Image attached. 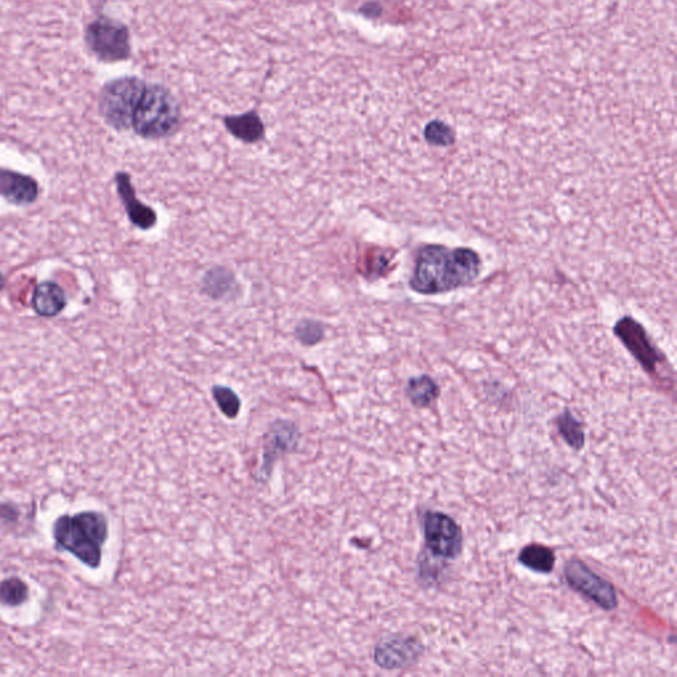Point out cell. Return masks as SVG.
<instances>
[{
  "mask_svg": "<svg viewBox=\"0 0 677 677\" xmlns=\"http://www.w3.org/2000/svg\"><path fill=\"white\" fill-rule=\"evenodd\" d=\"M479 269L474 250L426 246L418 253L410 286L417 293H445L469 285L478 277Z\"/></svg>",
  "mask_w": 677,
  "mask_h": 677,
  "instance_id": "1",
  "label": "cell"
},
{
  "mask_svg": "<svg viewBox=\"0 0 677 677\" xmlns=\"http://www.w3.org/2000/svg\"><path fill=\"white\" fill-rule=\"evenodd\" d=\"M108 533V520L92 511L63 516L56 521L53 529L57 545L71 552L89 568L100 566Z\"/></svg>",
  "mask_w": 677,
  "mask_h": 677,
  "instance_id": "2",
  "label": "cell"
},
{
  "mask_svg": "<svg viewBox=\"0 0 677 677\" xmlns=\"http://www.w3.org/2000/svg\"><path fill=\"white\" fill-rule=\"evenodd\" d=\"M182 126V106L175 94L166 86L147 84L135 108L133 125L135 133L146 139L170 138Z\"/></svg>",
  "mask_w": 677,
  "mask_h": 677,
  "instance_id": "3",
  "label": "cell"
},
{
  "mask_svg": "<svg viewBox=\"0 0 677 677\" xmlns=\"http://www.w3.org/2000/svg\"><path fill=\"white\" fill-rule=\"evenodd\" d=\"M146 85L145 81L137 77H123L106 86L100 100V110L105 121L117 130L131 129L135 108Z\"/></svg>",
  "mask_w": 677,
  "mask_h": 677,
  "instance_id": "4",
  "label": "cell"
},
{
  "mask_svg": "<svg viewBox=\"0 0 677 677\" xmlns=\"http://www.w3.org/2000/svg\"><path fill=\"white\" fill-rule=\"evenodd\" d=\"M426 551L441 560H455L461 556L463 533L461 527L449 515L438 511H426L424 515Z\"/></svg>",
  "mask_w": 677,
  "mask_h": 677,
  "instance_id": "5",
  "label": "cell"
},
{
  "mask_svg": "<svg viewBox=\"0 0 677 677\" xmlns=\"http://www.w3.org/2000/svg\"><path fill=\"white\" fill-rule=\"evenodd\" d=\"M565 578L570 588L596 603L601 609L606 611L617 609L618 596L614 586L593 572L585 562L576 558L566 562Z\"/></svg>",
  "mask_w": 677,
  "mask_h": 677,
  "instance_id": "6",
  "label": "cell"
},
{
  "mask_svg": "<svg viewBox=\"0 0 677 677\" xmlns=\"http://www.w3.org/2000/svg\"><path fill=\"white\" fill-rule=\"evenodd\" d=\"M89 47L108 63L126 60L130 56V35L123 24L112 19H98L86 32Z\"/></svg>",
  "mask_w": 677,
  "mask_h": 677,
  "instance_id": "7",
  "label": "cell"
},
{
  "mask_svg": "<svg viewBox=\"0 0 677 677\" xmlns=\"http://www.w3.org/2000/svg\"><path fill=\"white\" fill-rule=\"evenodd\" d=\"M424 654V644L413 637H391L375 647L373 659L384 670H401L416 664Z\"/></svg>",
  "mask_w": 677,
  "mask_h": 677,
  "instance_id": "8",
  "label": "cell"
},
{
  "mask_svg": "<svg viewBox=\"0 0 677 677\" xmlns=\"http://www.w3.org/2000/svg\"><path fill=\"white\" fill-rule=\"evenodd\" d=\"M299 438L301 434L294 422L283 420L274 422L266 436L264 453H262L264 457H262L258 479L266 482L272 475L274 463L281 455L293 451L298 446Z\"/></svg>",
  "mask_w": 677,
  "mask_h": 677,
  "instance_id": "9",
  "label": "cell"
},
{
  "mask_svg": "<svg viewBox=\"0 0 677 677\" xmlns=\"http://www.w3.org/2000/svg\"><path fill=\"white\" fill-rule=\"evenodd\" d=\"M116 183L118 194H120L122 203L125 205L127 216H129L131 223L135 227L143 229V231H149V229L153 228L157 224V212L138 200L129 174L120 172L116 176Z\"/></svg>",
  "mask_w": 677,
  "mask_h": 677,
  "instance_id": "10",
  "label": "cell"
},
{
  "mask_svg": "<svg viewBox=\"0 0 677 677\" xmlns=\"http://www.w3.org/2000/svg\"><path fill=\"white\" fill-rule=\"evenodd\" d=\"M38 183L30 176L0 170V195L14 204H31L38 198Z\"/></svg>",
  "mask_w": 677,
  "mask_h": 677,
  "instance_id": "11",
  "label": "cell"
},
{
  "mask_svg": "<svg viewBox=\"0 0 677 677\" xmlns=\"http://www.w3.org/2000/svg\"><path fill=\"white\" fill-rule=\"evenodd\" d=\"M67 305L64 290L55 282H43L36 287L32 297V307L41 317L52 318L59 315Z\"/></svg>",
  "mask_w": 677,
  "mask_h": 677,
  "instance_id": "12",
  "label": "cell"
},
{
  "mask_svg": "<svg viewBox=\"0 0 677 677\" xmlns=\"http://www.w3.org/2000/svg\"><path fill=\"white\" fill-rule=\"evenodd\" d=\"M224 125L233 137L245 143L260 142L265 135V126L256 112L224 118Z\"/></svg>",
  "mask_w": 677,
  "mask_h": 677,
  "instance_id": "13",
  "label": "cell"
},
{
  "mask_svg": "<svg viewBox=\"0 0 677 677\" xmlns=\"http://www.w3.org/2000/svg\"><path fill=\"white\" fill-rule=\"evenodd\" d=\"M518 560L524 568L541 574L552 573L556 565V555L553 549L541 544L527 545L520 552Z\"/></svg>",
  "mask_w": 677,
  "mask_h": 677,
  "instance_id": "14",
  "label": "cell"
},
{
  "mask_svg": "<svg viewBox=\"0 0 677 677\" xmlns=\"http://www.w3.org/2000/svg\"><path fill=\"white\" fill-rule=\"evenodd\" d=\"M406 397L416 408H429L438 399L439 387L430 376L412 377L406 384Z\"/></svg>",
  "mask_w": 677,
  "mask_h": 677,
  "instance_id": "15",
  "label": "cell"
},
{
  "mask_svg": "<svg viewBox=\"0 0 677 677\" xmlns=\"http://www.w3.org/2000/svg\"><path fill=\"white\" fill-rule=\"evenodd\" d=\"M203 289L213 299L227 298L229 294L236 293L235 276L224 268L211 269L205 274Z\"/></svg>",
  "mask_w": 677,
  "mask_h": 677,
  "instance_id": "16",
  "label": "cell"
},
{
  "mask_svg": "<svg viewBox=\"0 0 677 677\" xmlns=\"http://www.w3.org/2000/svg\"><path fill=\"white\" fill-rule=\"evenodd\" d=\"M557 430L561 438L574 450H581L585 445V432L582 422L570 410H565L557 418Z\"/></svg>",
  "mask_w": 677,
  "mask_h": 677,
  "instance_id": "17",
  "label": "cell"
},
{
  "mask_svg": "<svg viewBox=\"0 0 677 677\" xmlns=\"http://www.w3.org/2000/svg\"><path fill=\"white\" fill-rule=\"evenodd\" d=\"M212 395L225 417L233 420V418L239 416L241 409L240 397L231 388L215 385L212 389Z\"/></svg>",
  "mask_w": 677,
  "mask_h": 677,
  "instance_id": "18",
  "label": "cell"
},
{
  "mask_svg": "<svg viewBox=\"0 0 677 677\" xmlns=\"http://www.w3.org/2000/svg\"><path fill=\"white\" fill-rule=\"evenodd\" d=\"M28 598V588L19 578H8L0 585V601L7 606H19Z\"/></svg>",
  "mask_w": 677,
  "mask_h": 677,
  "instance_id": "19",
  "label": "cell"
},
{
  "mask_svg": "<svg viewBox=\"0 0 677 677\" xmlns=\"http://www.w3.org/2000/svg\"><path fill=\"white\" fill-rule=\"evenodd\" d=\"M324 328L319 322L314 320H303L295 328V338L305 346H315L323 339Z\"/></svg>",
  "mask_w": 677,
  "mask_h": 677,
  "instance_id": "20",
  "label": "cell"
},
{
  "mask_svg": "<svg viewBox=\"0 0 677 677\" xmlns=\"http://www.w3.org/2000/svg\"><path fill=\"white\" fill-rule=\"evenodd\" d=\"M4 285H6V281H4V277L0 274V291L3 290Z\"/></svg>",
  "mask_w": 677,
  "mask_h": 677,
  "instance_id": "21",
  "label": "cell"
}]
</instances>
